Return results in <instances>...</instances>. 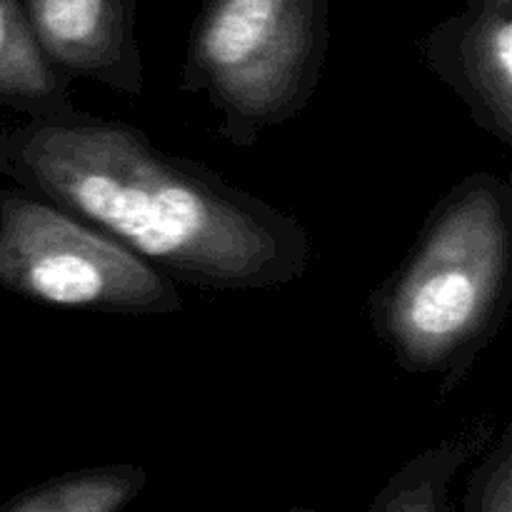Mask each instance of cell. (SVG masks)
Returning a JSON list of instances; mask_svg holds the SVG:
<instances>
[{"label": "cell", "mask_w": 512, "mask_h": 512, "mask_svg": "<svg viewBox=\"0 0 512 512\" xmlns=\"http://www.w3.org/2000/svg\"><path fill=\"white\" fill-rule=\"evenodd\" d=\"M0 173L123 243L175 283L263 290L303 278L298 218L143 130L80 113L0 123Z\"/></svg>", "instance_id": "cell-1"}, {"label": "cell", "mask_w": 512, "mask_h": 512, "mask_svg": "<svg viewBox=\"0 0 512 512\" xmlns=\"http://www.w3.org/2000/svg\"><path fill=\"white\" fill-rule=\"evenodd\" d=\"M512 300V185L465 175L370 293V325L410 375H440L448 398L495 338Z\"/></svg>", "instance_id": "cell-2"}, {"label": "cell", "mask_w": 512, "mask_h": 512, "mask_svg": "<svg viewBox=\"0 0 512 512\" xmlns=\"http://www.w3.org/2000/svg\"><path fill=\"white\" fill-rule=\"evenodd\" d=\"M328 55L323 0H210L185 50V93L218 113V138L248 148L298 118Z\"/></svg>", "instance_id": "cell-3"}, {"label": "cell", "mask_w": 512, "mask_h": 512, "mask_svg": "<svg viewBox=\"0 0 512 512\" xmlns=\"http://www.w3.org/2000/svg\"><path fill=\"white\" fill-rule=\"evenodd\" d=\"M0 288L50 308L175 315V280L28 188H0Z\"/></svg>", "instance_id": "cell-4"}, {"label": "cell", "mask_w": 512, "mask_h": 512, "mask_svg": "<svg viewBox=\"0 0 512 512\" xmlns=\"http://www.w3.org/2000/svg\"><path fill=\"white\" fill-rule=\"evenodd\" d=\"M420 50L470 118L512 148V0H470L468 13L440 25Z\"/></svg>", "instance_id": "cell-5"}, {"label": "cell", "mask_w": 512, "mask_h": 512, "mask_svg": "<svg viewBox=\"0 0 512 512\" xmlns=\"http://www.w3.org/2000/svg\"><path fill=\"white\" fill-rule=\"evenodd\" d=\"M50 58L70 78L95 80L125 98L145 90L128 0H20Z\"/></svg>", "instance_id": "cell-6"}, {"label": "cell", "mask_w": 512, "mask_h": 512, "mask_svg": "<svg viewBox=\"0 0 512 512\" xmlns=\"http://www.w3.org/2000/svg\"><path fill=\"white\" fill-rule=\"evenodd\" d=\"M70 78L40 43L20 0H0V105L28 118L73 113Z\"/></svg>", "instance_id": "cell-7"}, {"label": "cell", "mask_w": 512, "mask_h": 512, "mask_svg": "<svg viewBox=\"0 0 512 512\" xmlns=\"http://www.w3.org/2000/svg\"><path fill=\"white\" fill-rule=\"evenodd\" d=\"M488 438L485 430H473L420 453L388 480L370 512H453L450 483Z\"/></svg>", "instance_id": "cell-8"}, {"label": "cell", "mask_w": 512, "mask_h": 512, "mask_svg": "<svg viewBox=\"0 0 512 512\" xmlns=\"http://www.w3.org/2000/svg\"><path fill=\"white\" fill-rule=\"evenodd\" d=\"M145 483L148 473L138 465H98L45 480L0 512H120Z\"/></svg>", "instance_id": "cell-9"}, {"label": "cell", "mask_w": 512, "mask_h": 512, "mask_svg": "<svg viewBox=\"0 0 512 512\" xmlns=\"http://www.w3.org/2000/svg\"><path fill=\"white\" fill-rule=\"evenodd\" d=\"M463 512H512V428L483 455L465 493Z\"/></svg>", "instance_id": "cell-10"}, {"label": "cell", "mask_w": 512, "mask_h": 512, "mask_svg": "<svg viewBox=\"0 0 512 512\" xmlns=\"http://www.w3.org/2000/svg\"><path fill=\"white\" fill-rule=\"evenodd\" d=\"M293 512H305V510H293Z\"/></svg>", "instance_id": "cell-11"}]
</instances>
